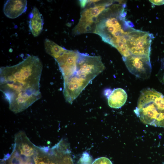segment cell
Segmentation results:
<instances>
[{
	"mask_svg": "<svg viewBox=\"0 0 164 164\" xmlns=\"http://www.w3.org/2000/svg\"><path fill=\"white\" fill-rule=\"evenodd\" d=\"M42 69L39 58L30 55L16 65L0 67V91L12 111L21 112L41 98Z\"/></svg>",
	"mask_w": 164,
	"mask_h": 164,
	"instance_id": "1",
	"label": "cell"
},
{
	"mask_svg": "<svg viewBox=\"0 0 164 164\" xmlns=\"http://www.w3.org/2000/svg\"><path fill=\"white\" fill-rule=\"evenodd\" d=\"M100 56H92L78 51L71 67L62 74L63 94L65 101L71 104L87 86L105 69Z\"/></svg>",
	"mask_w": 164,
	"mask_h": 164,
	"instance_id": "2",
	"label": "cell"
},
{
	"mask_svg": "<svg viewBox=\"0 0 164 164\" xmlns=\"http://www.w3.org/2000/svg\"><path fill=\"white\" fill-rule=\"evenodd\" d=\"M124 5H110L100 14L94 33L104 42L116 49L122 58L130 55L127 45V35L132 28L127 21Z\"/></svg>",
	"mask_w": 164,
	"mask_h": 164,
	"instance_id": "3",
	"label": "cell"
},
{
	"mask_svg": "<svg viewBox=\"0 0 164 164\" xmlns=\"http://www.w3.org/2000/svg\"><path fill=\"white\" fill-rule=\"evenodd\" d=\"M134 111L144 124L164 128V96L161 93L151 88L143 90Z\"/></svg>",
	"mask_w": 164,
	"mask_h": 164,
	"instance_id": "4",
	"label": "cell"
},
{
	"mask_svg": "<svg viewBox=\"0 0 164 164\" xmlns=\"http://www.w3.org/2000/svg\"><path fill=\"white\" fill-rule=\"evenodd\" d=\"M112 1L97 4L85 9L81 13L78 22L75 27L73 33L79 35L87 33H94L100 14L111 5Z\"/></svg>",
	"mask_w": 164,
	"mask_h": 164,
	"instance_id": "5",
	"label": "cell"
},
{
	"mask_svg": "<svg viewBox=\"0 0 164 164\" xmlns=\"http://www.w3.org/2000/svg\"><path fill=\"white\" fill-rule=\"evenodd\" d=\"M152 35L132 28L127 35V45L131 55L150 57Z\"/></svg>",
	"mask_w": 164,
	"mask_h": 164,
	"instance_id": "6",
	"label": "cell"
},
{
	"mask_svg": "<svg viewBox=\"0 0 164 164\" xmlns=\"http://www.w3.org/2000/svg\"><path fill=\"white\" fill-rule=\"evenodd\" d=\"M129 71L136 77L149 78L152 71L150 57L131 55L123 58Z\"/></svg>",
	"mask_w": 164,
	"mask_h": 164,
	"instance_id": "7",
	"label": "cell"
},
{
	"mask_svg": "<svg viewBox=\"0 0 164 164\" xmlns=\"http://www.w3.org/2000/svg\"><path fill=\"white\" fill-rule=\"evenodd\" d=\"M27 5V0H7L4 5L3 12L7 17L15 19L26 12Z\"/></svg>",
	"mask_w": 164,
	"mask_h": 164,
	"instance_id": "8",
	"label": "cell"
},
{
	"mask_svg": "<svg viewBox=\"0 0 164 164\" xmlns=\"http://www.w3.org/2000/svg\"><path fill=\"white\" fill-rule=\"evenodd\" d=\"M29 16V26L31 32L34 37L37 36L43 29L44 22L43 16L38 9L34 6Z\"/></svg>",
	"mask_w": 164,
	"mask_h": 164,
	"instance_id": "9",
	"label": "cell"
},
{
	"mask_svg": "<svg viewBox=\"0 0 164 164\" xmlns=\"http://www.w3.org/2000/svg\"><path fill=\"white\" fill-rule=\"evenodd\" d=\"M127 98V94L124 89L121 88L115 89L108 97V105L113 108H119L125 104Z\"/></svg>",
	"mask_w": 164,
	"mask_h": 164,
	"instance_id": "10",
	"label": "cell"
},
{
	"mask_svg": "<svg viewBox=\"0 0 164 164\" xmlns=\"http://www.w3.org/2000/svg\"><path fill=\"white\" fill-rule=\"evenodd\" d=\"M46 52L54 59L57 58L66 49L48 39L44 41Z\"/></svg>",
	"mask_w": 164,
	"mask_h": 164,
	"instance_id": "11",
	"label": "cell"
},
{
	"mask_svg": "<svg viewBox=\"0 0 164 164\" xmlns=\"http://www.w3.org/2000/svg\"><path fill=\"white\" fill-rule=\"evenodd\" d=\"M92 164H112V163L107 158L101 157L95 159Z\"/></svg>",
	"mask_w": 164,
	"mask_h": 164,
	"instance_id": "12",
	"label": "cell"
},
{
	"mask_svg": "<svg viewBox=\"0 0 164 164\" xmlns=\"http://www.w3.org/2000/svg\"><path fill=\"white\" fill-rule=\"evenodd\" d=\"M81 164H91L92 159L87 153H84L80 159Z\"/></svg>",
	"mask_w": 164,
	"mask_h": 164,
	"instance_id": "13",
	"label": "cell"
},
{
	"mask_svg": "<svg viewBox=\"0 0 164 164\" xmlns=\"http://www.w3.org/2000/svg\"><path fill=\"white\" fill-rule=\"evenodd\" d=\"M152 4L156 5H161L164 4V0H149Z\"/></svg>",
	"mask_w": 164,
	"mask_h": 164,
	"instance_id": "14",
	"label": "cell"
},
{
	"mask_svg": "<svg viewBox=\"0 0 164 164\" xmlns=\"http://www.w3.org/2000/svg\"><path fill=\"white\" fill-rule=\"evenodd\" d=\"M80 6L82 8H84L88 4V0H80Z\"/></svg>",
	"mask_w": 164,
	"mask_h": 164,
	"instance_id": "15",
	"label": "cell"
}]
</instances>
